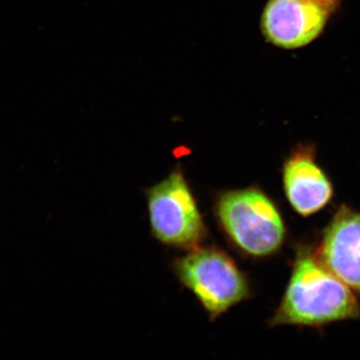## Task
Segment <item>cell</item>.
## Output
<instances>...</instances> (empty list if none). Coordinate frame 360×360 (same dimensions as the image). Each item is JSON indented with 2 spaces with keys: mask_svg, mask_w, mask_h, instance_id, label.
Returning a JSON list of instances; mask_svg holds the SVG:
<instances>
[{
  "mask_svg": "<svg viewBox=\"0 0 360 360\" xmlns=\"http://www.w3.org/2000/svg\"><path fill=\"white\" fill-rule=\"evenodd\" d=\"M349 288L307 248L298 251L290 283L270 326H322L359 319Z\"/></svg>",
  "mask_w": 360,
  "mask_h": 360,
  "instance_id": "1",
  "label": "cell"
},
{
  "mask_svg": "<svg viewBox=\"0 0 360 360\" xmlns=\"http://www.w3.org/2000/svg\"><path fill=\"white\" fill-rule=\"evenodd\" d=\"M212 210L224 238L240 255L264 258L274 255L283 245V217L259 187L219 191Z\"/></svg>",
  "mask_w": 360,
  "mask_h": 360,
  "instance_id": "2",
  "label": "cell"
},
{
  "mask_svg": "<svg viewBox=\"0 0 360 360\" xmlns=\"http://www.w3.org/2000/svg\"><path fill=\"white\" fill-rule=\"evenodd\" d=\"M172 270L214 321L251 295L250 281L233 258L215 245L200 246L174 258Z\"/></svg>",
  "mask_w": 360,
  "mask_h": 360,
  "instance_id": "3",
  "label": "cell"
},
{
  "mask_svg": "<svg viewBox=\"0 0 360 360\" xmlns=\"http://www.w3.org/2000/svg\"><path fill=\"white\" fill-rule=\"evenodd\" d=\"M151 233L161 245L191 251L203 245L208 231L181 168L144 191Z\"/></svg>",
  "mask_w": 360,
  "mask_h": 360,
  "instance_id": "4",
  "label": "cell"
},
{
  "mask_svg": "<svg viewBox=\"0 0 360 360\" xmlns=\"http://www.w3.org/2000/svg\"><path fill=\"white\" fill-rule=\"evenodd\" d=\"M330 13L310 0H269L260 25L270 44L284 49H300L321 34Z\"/></svg>",
  "mask_w": 360,
  "mask_h": 360,
  "instance_id": "5",
  "label": "cell"
},
{
  "mask_svg": "<svg viewBox=\"0 0 360 360\" xmlns=\"http://www.w3.org/2000/svg\"><path fill=\"white\" fill-rule=\"evenodd\" d=\"M286 198L296 212L309 217L333 198L331 182L315 161L311 146H300L285 160L283 169Z\"/></svg>",
  "mask_w": 360,
  "mask_h": 360,
  "instance_id": "6",
  "label": "cell"
},
{
  "mask_svg": "<svg viewBox=\"0 0 360 360\" xmlns=\"http://www.w3.org/2000/svg\"><path fill=\"white\" fill-rule=\"evenodd\" d=\"M322 264L360 293V213L342 206L324 233Z\"/></svg>",
  "mask_w": 360,
  "mask_h": 360,
  "instance_id": "7",
  "label": "cell"
},
{
  "mask_svg": "<svg viewBox=\"0 0 360 360\" xmlns=\"http://www.w3.org/2000/svg\"><path fill=\"white\" fill-rule=\"evenodd\" d=\"M310 1L316 2V4H321V6L326 7L328 11H333L338 6V2L340 0H310Z\"/></svg>",
  "mask_w": 360,
  "mask_h": 360,
  "instance_id": "8",
  "label": "cell"
}]
</instances>
